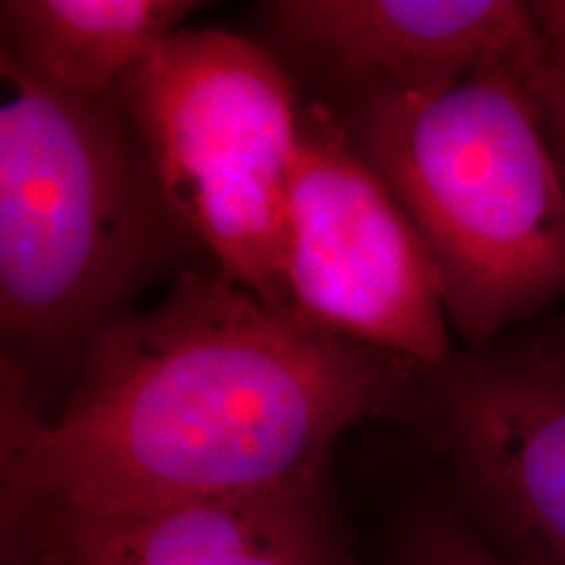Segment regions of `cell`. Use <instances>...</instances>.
Segmentation results:
<instances>
[{"mask_svg": "<svg viewBox=\"0 0 565 565\" xmlns=\"http://www.w3.org/2000/svg\"><path fill=\"white\" fill-rule=\"evenodd\" d=\"M366 166L419 231L448 322L487 343L565 296V175L508 74L343 108Z\"/></svg>", "mask_w": 565, "mask_h": 565, "instance_id": "cell-3", "label": "cell"}, {"mask_svg": "<svg viewBox=\"0 0 565 565\" xmlns=\"http://www.w3.org/2000/svg\"><path fill=\"white\" fill-rule=\"evenodd\" d=\"M563 158H565V152H563Z\"/></svg>", "mask_w": 565, "mask_h": 565, "instance_id": "cell-12", "label": "cell"}, {"mask_svg": "<svg viewBox=\"0 0 565 565\" xmlns=\"http://www.w3.org/2000/svg\"><path fill=\"white\" fill-rule=\"evenodd\" d=\"M0 322L13 349L74 353L192 242L118 95H74L0 55Z\"/></svg>", "mask_w": 565, "mask_h": 565, "instance_id": "cell-2", "label": "cell"}, {"mask_svg": "<svg viewBox=\"0 0 565 565\" xmlns=\"http://www.w3.org/2000/svg\"><path fill=\"white\" fill-rule=\"evenodd\" d=\"M192 0H6L3 58L74 95H113L183 30Z\"/></svg>", "mask_w": 565, "mask_h": 565, "instance_id": "cell-9", "label": "cell"}, {"mask_svg": "<svg viewBox=\"0 0 565 565\" xmlns=\"http://www.w3.org/2000/svg\"><path fill=\"white\" fill-rule=\"evenodd\" d=\"M273 45L345 105L433 92L484 74L524 82L536 103L542 40L519 0H275Z\"/></svg>", "mask_w": 565, "mask_h": 565, "instance_id": "cell-6", "label": "cell"}, {"mask_svg": "<svg viewBox=\"0 0 565 565\" xmlns=\"http://www.w3.org/2000/svg\"><path fill=\"white\" fill-rule=\"evenodd\" d=\"M286 288L291 315L320 333L422 366L448 359L450 322L427 246L322 103L299 113Z\"/></svg>", "mask_w": 565, "mask_h": 565, "instance_id": "cell-5", "label": "cell"}, {"mask_svg": "<svg viewBox=\"0 0 565 565\" xmlns=\"http://www.w3.org/2000/svg\"><path fill=\"white\" fill-rule=\"evenodd\" d=\"M542 40V79L536 108L555 150L565 152V0L529 3Z\"/></svg>", "mask_w": 565, "mask_h": 565, "instance_id": "cell-10", "label": "cell"}, {"mask_svg": "<svg viewBox=\"0 0 565 565\" xmlns=\"http://www.w3.org/2000/svg\"><path fill=\"white\" fill-rule=\"evenodd\" d=\"M183 231L267 307L291 315L288 200L301 103L270 47L181 30L116 89Z\"/></svg>", "mask_w": 565, "mask_h": 565, "instance_id": "cell-4", "label": "cell"}, {"mask_svg": "<svg viewBox=\"0 0 565 565\" xmlns=\"http://www.w3.org/2000/svg\"><path fill=\"white\" fill-rule=\"evenodd\" d=\"M408 565H515L469 526L448 519L427 521L412 540Z\"/></svg>", "mask_w": 565, "mask_h": 565, "instance_id": "cell-11", "label": "cell"}, {"mask_svg": "<svg viewBox=\"0 0 565 565\" xmlns=\"http://www.w3.org/2000/svg\"><path fill=\"white\" fill-rule=\"evenodd\" d=\"M443 429L482 540L515 565H565V362L482 353L450 374Z\"/></svg>", "mask_w": 565, "mask_h": 565, "instance_id": "cell-7", "label": "cell"}, {"mask_svg": "<svg viewBox=\"0 0 565 565\" xmlns=\"http://www.w3.org/2000/svg\"><path fill=\"white\" fill-rule=\"evenodd\" d=\"M13 565H343L317 498L6 511Z\"/></svg>", "mask_w": 565, "mask_h": 565, "instance_id": "cell-8", "label": "cell"}, {"mask_svg": "<svg viewBox=\"0 0 565 565\" xmlns=\"http://www.w3.org/2000/svg\"><path fill=\"white\" fill-rule=\"evenodd\" d=\"M395 364L192 267L89 343L55 419L6 385L3 511L317 498L335 443L401 406Z\"/></svg>", "mask_w": 565, "mask_h": 565, "instance_id": "cell-1", "label": "cell"}]
</instances>
